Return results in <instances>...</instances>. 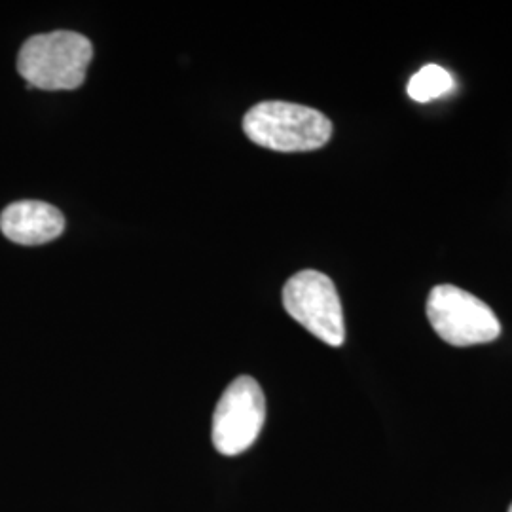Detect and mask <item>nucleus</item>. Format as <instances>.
Returning a JSON list of instances; mask_svg holds the SVG:
<instances>
[{
  "label": "nucleus",
  "mask_w": 512,
  "mask_h": 512,
  "mask_svg": "<svg viewBox=\"0 0 512 512\" xmlns=\"http://www.w3.org/2000/svg\"><path fill=\"white\" fill-rule=\"evenodd\" d=\"M92 42L73 31L31 37L19 50L18 71L38 90H76L92 61Z\"/></svg>",
  "instance_id": "1"
},
{
  "label": "nucleus",
  "mask_w": 512,
  "mask_h": 512,
  "mask_svg": "<svg viewBox=\"0 0 512 512\" xmlns=\"http://www.w3.org/2000/svg\"><path fill=\"white\" fill-rule=\"evenodd\" d=\"M245 135L258 145L277 152H310L325 147L332 137V122L319 110L264 101L243 118Z\"/></svg>",
  "instance_id": "2"
},
{
  "label": "nucleus",
  "mask_w": 512,
  "mask_h": 512,
  "mask_svg": "<svg viewBox=\"0 0 512 512\" xmlns=\"http://www.w3.org/2000/svg\"><path fill=\"white\" fill-rule=\"evenodd\" d=\"M427 319L440 338L456 348L490 344L501 336L494 310L454 285H437L429 293Z\"/></svg>",
  "instance_id": "3"
},
{
  "label": "nucleus",
  "mask_w": 512,
  "mask_h": 512,
  "mask_svg": "<svg viewBox=\"0 0 512 512\" xmlns=\"http://www.w3.org/2000/svg\"><path fill=\"white\" fill-rule=\"evenodd\" d=\"M283 306L296 323L332 348L346 340L344 310L329 275L304 270L293 275L283 289Z\"/></svg>",
  "instance_id": "4"
},
{
  "label": "nucleus",
  "mask_w": 512,
  "mask_h": 512,
  "mask_svg": "<svg viewBox=\"0 0 512 512\" xmlns=\"http://www.w3.org/2000/svg\"><path fill=\"white\" fill-rule=\"evenodd\" d=\"M266 421V399L251 376L226 387L213 416V444L222 456H238L258 439Z\"/></svg>",
  "instance_id": "5"
},
{
  "label": "nucleus",
  "mask_w": 512,
  "mask_h": 512,
  "mask_svg": "<svg viewBox=\"0 0 512 512\" xmlns=\"http://www.w3.org/2000/svg\"><path fill=\"white\" fill-rule=\"evenodd\" d=\"M0 230L19 245H44L65 230L63 213L44 202H16L0 215Z\"/></svg>",
  "instance_id": "6"
},
{
  "label": "nucleus",
  "mask_w": 512,
  "mask_h": 512,
  "mask_svg": "<svg viewBox=\"0 0 512 512\" xmlns=\"http://www.w3.org/2000/svg\"><path fill=\"white\" fill-rule=\"evenodd\" d=\"M454 76L440 65H425L408 82L406 92L418 103H429L454 90Z\"/></svg>",
  "instance_id": "7"
},
{
  "label": "nucleus",
  "mask_w": 512,
  "mask_h": 512,
  "mask_svg": "<svg viewBox=\"0 0 512 512\" xmlns=\"http://www.w3.org/2000/svg\"><path fill=\"white\" fill-rule=\"evenodd\" d=\"M509 512H512V505H511V509H509Z\"/></svg>",
  "instance_id": "8"
}]
</instances>
